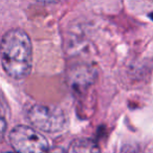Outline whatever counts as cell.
I'll use <instances>...</instances> for the list:
<instances>
[{
	"mask_svg": "<svg viewBox=\"0 0 153 153\" xmlns=\"http://www.w3.org/2000/svg\"><path fill=\"white\" fill-rule=\"evenodd\" d=\"M67 153H101V150L98 144L92 140L87 137H80L70 143Z\"/></svg>",
	"mask_w": 153,
	"mask_h": 153,
	"instance_id": "4",
	"label": "cell"
},
{
	"mask_svg": "<svg viewBox=\"0 0 153 153\" xmlns=\"http://www.w3.org/2000/svg\"><path fill=\"white\" fill-rule=\"evenodd\" d=\"M1 63L4 71L15 80L25 79L33 67V45L21 28H13L1 40Z\"/></svg>",
	"mask_w": 153,
	"mask_h": 153,
	"instance_id": "1",
	"label": "cell"
},
{
	"mask_svg": "<svg viewBox=\"0 0 153 153\" xmlns=\"http://www.w3.org/2000/svg\"><path fill=\"white\" fill-rule=\"evenodd\" d=\"M26 117L35 128L46 133L61 132L67 125V117L61 109L41 104L34 105Z\"/></svg>",
	"mask_w": 153,
	"mask_h": 153,
	"instance_id": "3",
	"label": "cell"
},
{
	"mask_svg": "<svg viewBox=\"0 0 153 153\" xmlns=\"http://www.w3.org/2000/svg\"><path fill=\"white\" fill-rule=\"evenodd\" d=\"M10 153H17V152H10Z\"/></svg>",
	"mask_w": 153,
	"mask_h": 153,
	"instance_id": "7",
	"label": "cell"
},
{
	"mask_svg": "<svg viewBox=\"0 0 153 153\" xmlns=\"http://www.w3.org/2000/svg\"><path fill=\"white\" fill-rule=\"evenodd\" d=\"M1 128H2V131H1V133H2V135L4 134V130H5V121H4V117H2L1 119Z\"/></svg>",
	"mask_w": 153,
	"mask_h": 153,
	"instance_id": "6",
	"label": "cell"
},
{
	"mask_svg": "<svg viewBox=\"0 0 153 153\" xmlns=\"http://www.w3.org/2000/svg\"><path fill=\"white\" fill-rule=\"evenodd\" d=\"M48 153H67V151H64L62 148H59V147H53L49 150Z\"/></svg>",
	"mask_w": 153,
	"mask_h": 153,
	"instance_id": "5",
	"label": "cell"
},
{
	"mask_svg": "<svg viewBox=\"0 0 153 153\" xmlns=\"http://www.w3.org/2000/svg\"><path fill=\"white\" fill-rule=\"evenodd\" d=\"M9 140L17 153H48L51 150L45 136L30 126L14 127Z\"/></svg>",
	"mask_w": 153,
	"mask_h": 153,
	"instance_id": "2",
	"label": "cell"
}]
</instances>
